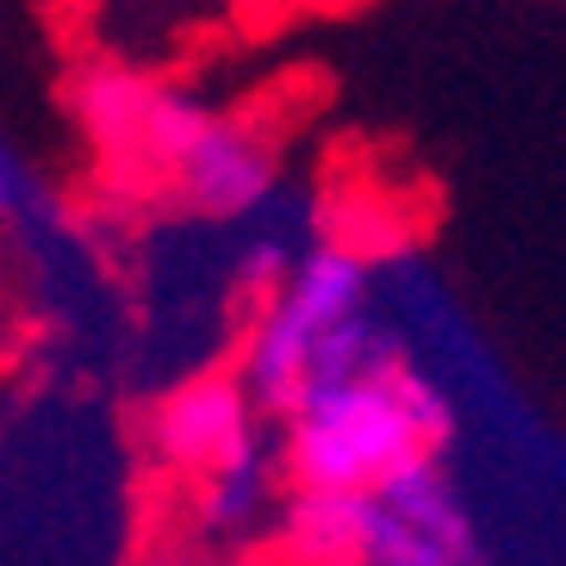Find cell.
Instances as JSON below:
<instances>
[{
  "instance_id": "3957f363",
  "label": "cell",
  "mask_w": 566,
  "mask_h": 566,
  "mask_svg": "<svg viewBox=\"0 0 566 566\" xmlns=\"http://www.w3.org/2000/svg\"><path fill=\"white\" fill-rule=\"evenodd\" d=\"M386 331L374 324V274L349 243H312L286 262V274L255 300L243 331L237 374L250 380L255 405L286 417L317 380L374 355Z\"/></svg>"
},
{
  "instance_id": "52a82bcc",
  "label": "cell",
  "mask_w": 566,
  "mask_h": 566,
  "mask_svg": "<svg viewBox=\"0 0 566 566\" xmlns=\"http://www.w3.org/2000/svg\"><path fill=\"white\" fill-rule=\"evenodd\" d=\"M13 206H19V168L7 156V144H0V212H13Z\"/></svg>"
},
{
  "instance_id": "7a4b0ae2",
  "label": "cell",
  "mask_w": 566,
  "mask_h": 566,
  "mask_svg": "<svg viewBox=\"0 0 566 566\" xmlns=\"http://www.w3.org/2000/svg\"><path fill=\"white\" fill-rule=\"evenodd\" d=\"M449 430V399L386 336L281 417V473L293 492H380L411 467L442 461Z\"/></svg>"
},
{
  "instance_id": "8992f818",
  "label": "cell",
  "mask_w": 566,
  "mask_h": 566,
  "mask_svg": "<svg viewBox=\"0 0 566 566\" xmlns=\"http://www.w3.org/2000/svg\"><path fill=\"white\" fill-rule=\"evenodd\" d=\"M286 566H361L374 548V492H293L274 523Z\"/></svg>"
},
{
  "instance_id": "277c9868",
  "label": "cell",
  "mask_w": 566,
  "mask_h": 566,
  "mask_svg": "<svg viewBox=\"0 0 566 566\" xmlns=\"http://www.w3.org/2000/svg\"><path fill=\"white\" fill-rule=\"evenodd\" d=\"M144 449L163 473L187 480L193 492L231 473H250V467H274V449L262 436V405L237 367H206L168 386L144 417Z\"/></svg>"
},
{
  "instance_id": "6da1fadb",
  "label": "cell",
  "mask_w": 566,
  "mask_h": 566,
  "mask_svg": "<svg viewBox=\"0 0 566 566\" xmlns=\"http://www.w3.org/2000/svg\"><path fill=\"white\" fill-rule=\"evenodd\" d=\"M87 144L125 175L163 181L193 218H250L274 200L281 150L250 118L218 113L168 82H144L132 69H87L75 82Z\"/></svg>"
},
{
  "instance_id": "ba28073f",
  "label": "cell",
  "mask_w": 566,
  "mask_h": 566,
  "mask_svg": "<svg viewBox=\"0 0 566 566\" xmlns=\"http://www.w3.org/2000/svg\"><path fill=\"white\" fill-rule=\"evenodd\" d=\"M150 7H175V0H150Z\"/></svg>"
},
{
  "instance_id": "5b68a950",
  "label": "cell",
  "mask_w": 566,
  "mask_h": 566,
  "mask_svg": "<svg viewBox=\"0 0 566 566\" xmlns=\"http://www.w3.org/2000/svg\"><path fill=\"white\" fill-rule=\"evenodd\" d=\"M361 566H485L480 523L442 461L411 467L374 492V548Z\"/></svg>"
}]
</instances>
